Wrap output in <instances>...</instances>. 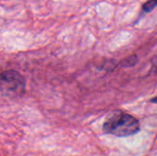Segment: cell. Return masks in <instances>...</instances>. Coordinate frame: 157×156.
I'll return each mask as SVG.
<instances>
[{"instance_id":"obj_1","label":"cell","mask_w":157,"mask_h":156,"mask_svg":"<svg viewBox=\"0 0 157 156\" xmlns=\"http://www.w3.org/2000/svg\"><path fill=\"white\" fill-rule=\"evenodd\" d=\"M102 129L106 134L116 137H129L137 134L141 126L135 117L124 111L117 110L108 116Z\"/></svg>"},{"instance_id":"obj_2","label":"cell","mask_w":157,"mask_h":156,"mask_svg":"<svg viewBox=\"0 0 157 156\" xmlns=\"http://www.w3.org/2000/svg\"><path fill=\"white\" fill-rule=\"evenodd\" d=\"M26 80L15 70H6L0 73V93L6 97H17L24 95Z\"/></svg>"},{"instance_id":"obj_3","label":"cell","mask_w":157,"mask_h":156,"mask_svg":"<svg viewBox=\"0 0 157 156\" xmlns=\"http://www.w3.org/2000/svg\"><path fill=\"white\" fill-rule=\"evenodd\" d=\"M157 6V0H147L143 6V11L144 13L152 12Z\"/></svg>"},{"instance_id":"obj_4","label":"cell","mask_w":157,"mask_h":156,"mask_svg":"<svg viewBox=\"0 0 157 156\" xmlns=\"http://www.w3.org/2000/svg\"><path fill=\"white\" fill-rule=\"evenodd\" d=\"M150 101H151L152 103H155V104H157V96H156V97H155L154 98H152V99H151Z\"/></svg>"},{"instance_id":"obj_5","label":"cell","mask_w":157,"mask_h":156,"mask_svg":"<svg viewBox=\"0 0 157 156\" xmlns=\"http://www.w3.org/2000/svg\"><path fill=\"white\" fill-rule=\"evenodd\" d=\"M153 63H154V65H155V67H157V56L155 57V59L153 61Z\"/></svg>"}]
</instances>
